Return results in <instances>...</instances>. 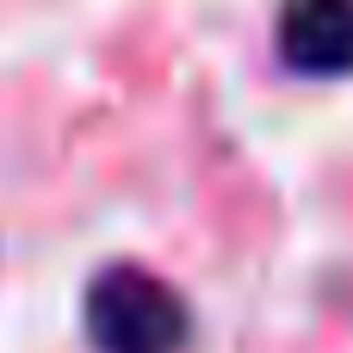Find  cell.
Here are the masks:
<instances>
[{
	"instance_id": "1",
	"label": "cell",
	"mask_w": 353,
	"mask_h": 353,
	"mask_svg": "<svg viewBox=\"0 0 353 353\" xmlns=\"http://www.w3.org/2000/svg\"><path fill=\"white\" fill-rule=\"evenodd\" d=\"M87 341L93 353H180L186 347V304L168 279H155L149 267H105L87 285Z\"/></svg>"
},
{
	"instance_id": "2",
	"label": "cell",
	"mask_w": 353,
	"mask_h": 353,
	"mask_svg": "<svg viewBox=\"0 0 353 353\" xmlns=\"http://www.w3.org/2000/svg\"><path fill=\"white\" fill-rule=\"evenodd\" d=\"M273 37L285 68L298 74H316V81L353 74V0H285Z\"/></svg>"
}]
</instances>
